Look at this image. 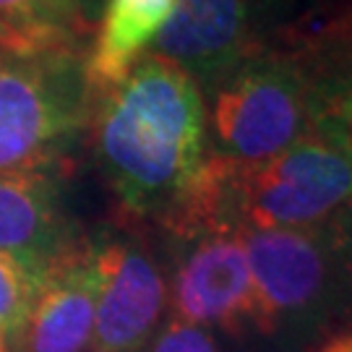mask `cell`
Returning <instances> with one entry per match:
<instances>
[{
    "label": "cell",
    "mask_w": 352,
    "mask_h": 352,
    "mask_svg": "<svg viewBox=\"0 0 352 352\" xmlns=\"http://www.w3.org/2000/svg\"><path fill=\"white\" fill-rule=\"evenodd\" d=\"M97 277L91 240H76L45 272L26 324L8 340V352H84L91 344Z\"/></svg>",
    "instance_id": "9c48e42d"
},
{
    "label": "cell",
    "mask_w": 352,
    "mask_h": 352,
    "mask_svg": "<svg viewBox=\"0 0 352 352\" xmlns=\"http://www.w3.org/2000/svg\"><path fill=\"white\" fill-rule=\"evenodd\" d=\"M251 19L253 0H175L157 55L212 87L256 50Z\"/></svg>",
    "instance_id": "ba28073f"
},
{
    "label": "cell",
    "mask_w": 352,
    "mask_h": 352,
    "mask_svg": "<svg viewBox=\"0 0 352 352\" xmlns=\"http://www.w3.org/2000/svg\"><path fill=\"white\" fill-rule=\"evenodd\" d=\"M258 331L318 318L352 274V230L340 217L298 230H240Z\"/></svg>",
    "instance_id": "277c9868"
},
{
    "label": "cell",
    "mask_w": 352,
    "mask_h": 352,
    "mask_svg": "<svg viewBox=\"0 0 352 352\" xmlns=\"http://www.w3.org/2000/svg\"><path fill=\"white\" fill-rule=\"evenodd\" d=\"M89 24L78 0H0V52H81Z\"/></svg>",
    "instance_id": "7c38bea8"
},
{
    "label": "cell",
    "mask_w": 352,
    "mask_h": 352,
    "mask_svg": "<svg viewBox=\"0 0 352 352\" xmlns=\"http://www.w3.org/2000/svg\"><path fill=\"white\" fill-rule=\"evenodd\" d=\"M0 352H8V342H6L3 334H0Z\"/></svg>",
    "instance_id": "ac0fdd59"
},
{
    "label": "cell",
    "mask_w": 352,
    "mask_h": 352,
    "mask_svg": "<svg viewBox=\"0 0 352 352\" xmlns=\"http://www.w3.org/2000/svg\"><path fill=\"white\" fill-rule=\"evenodd\" d=\"M324 352H344V347H342V340H337V342H331L327 350Z\"/></svg>",
    "instance_id": "2e32d148"
},
{
    "label": "cell",
    "mask_w": 352,
    "mask_h": 352,
    "mask_svg": "<svg viewBox=\"0 0 352 352\" xmlns=\"http://www.w3.org/2000/svg\"><path fill=\"white\" fill-rule=\"evenodd\" d=\"M212 157L256 164L316 133V91L289 52L253 50L212 84Z\"/></svg>",
    "instance_id": "3957f363"
},
{
    "label": "cell",
    "mask_w": 352,
    "mask_h": 352,
    "mask_svg": "<svg viewBox=\"0 0 352 352\" xmlns=\"http://www.w3.org/2000/svg\"><path fill=\"white\" fill-rule=\"evenodd\" d=\"M151 352H217V344L204 327L170 318L162 331L154 337Z\"/></svg>",
    "instance_id": "5bb4252c"
},
{
    "label": "cell",
    "mask_w": 352,
    "mask_h": 352,
    "mask_svg": "<svg viewBox=\"0 0 352 352\" xmlns=\"http://www.w3.org/2000/svg\"><path fill=\"white\" fill-rule=\"evenodd\" d=\"M342 347H344V352H352V337H347V340H342Z\"/></svg>",
    "instance_id": "e0dca14e"
},
{
    "label": "cell",
    "mask_w": 352,
    "mask_h": 352,
    "mask_svg": "<svg viewBox=\"0 0 352 352\" xmlns=\"http://www.w3.org/2000/svg\"><path fill=\"white\" fill-rule=\"evenodd\" d=\"M190 240L173 279V318L196 327L214 324L230 334L258 329L251 269L238 232H204Z\"/></svg>",
    "instance_id": "52a82bcc"
},
{
    "label": "cell",
    "mask_w": 352,
    "mask_h": 352,
    "mask_svg": "<svg viewBox=\"0 0 352 352\" xmlns=\"http://www.w3.org/2000/svg\"><path fill=\"white\" fill-rule=\"evenodd\" d=\"M42 279L45 274L37 269L0 251V334L6 342L13 340L26 324L42 289Z\"/></svg>",
    "instance_id": "4fadbf2b"
},
{
    "label": "cell",
    "mask_w": 352,
    "mask_h": 352,
    "mask_svg": "<svg viewBox=\"0 0 352 352\" xmlns=\"http://www.w3.org/2000/svg\"><path fill=\"white\" fill-rule=\"evenodd\" d=\"M74 243L58 206L55 180L47 173H0V251L45 274Z\"/></svg>",
    "instance_id": "30bf717a"
},
{
    "label": "cell",
    "mask_w": 352,
    "mask_h": 352,
    "mask_svg": "<svg viewBox=\"0 0 352 352\" xmlns=\"http://www.w3.org/2000/svg\"><path fill=\"white\" fill-rule=\"evenodd\" d=\"M204 177L209 232L298 230L327 222L352 199V154L340 141L311 133L256 164L206 154Z\"/></svg>",
    "instance_id": "7a4b0ae2"
},
{
    "label": "cell",
    "mask_w": 352,
    "mask_h": 352,
    "mask_svg": "<svg viewBox=\"0 0 352 352\" xmlns=\"http://www.w3.org/2000/svg\"><path fill=\"white\" fill-rule=\"evenodd\" d=\"M316 133H321V136H329V139L340 141L342 146L352 154V107H350V110H344L340 118H334L329 126H324L321 131H316Z\"/></svg>",
    "instance_id": "9a60e30c"
},
{
    "label": "cell",
    "mask_w": 352,
    "mask_h": 352,
    "mask_svg": "<svg viewBox=\"0 0 352 352\" xmlns=\"http://www.w3.org/2000/svg\"><path fill=\"white\" fill-rule=\"evenodd\" d=\"M81 52H0V173L42 170L89 123Z\"/></svg>",
    "instance_id": "5b68a950"
},
{
    "label": "cell",
    "mask_w": 352,
    "mask_h": 352,
    "mask_svg": "<svg viewBox=\"0 0 352 352\" xmlns=\"http://www.w3.org/2000/svg\"><path fill=\"white\" fill-rule=\"evenodd\" d=\"M97 308L91 352H139L167 302L162 272L146 251L120 238L91 240Z\"/></svg>",
    "instance_id": "8992f818"
},
{
    "label": "cell",
    "mask_w": 352,
    "mask_h": 352,
    "mask_svg": "<svg viewBox=\"0 0 352 352\" xmlns=\"http://www.w3.org/2000/svg\"><path fill=\"white\" fill-rule=\"evenodd\" d=\"M97 162L128 217L164 222L206 164V110L199 84L162 55H141L94 102Z\"/></svg>",
    "instance_id": "6da1fadb"
},
{
    "label": "cell",
    "mask_w": 352,
    "mask_h": 352,
    "mask_svg": "<svg viewBox=\"0 0 352 352\" xmlns=\"http://www.w3.org/2000/svg\"><path fill=\"white\" fill-rule=\"evenodd\" d=\"M350 107H352V89H350V104H347V110H350Z\"/></svg>",
    "instance_id": "d6986e66"
},
{
    "label": "cell",
    "mask_w": 352,
    "mask_h": 352,
    "mask_svg": "<svg viewBox=\"0 0 352 352\" xmlns=\"http://www.w3.org/2000/svg\"><path fill=\"white\" fill-rule=\"evenodd\" d=\"M175 0H107L97 37L84 55V78L97 102L120 84L173 16Z\"/></svg>",
    "instance_id": "8fae6325"
}]
</instances>
